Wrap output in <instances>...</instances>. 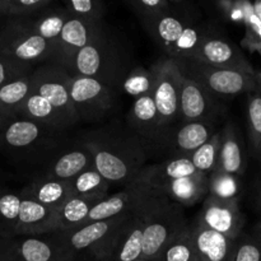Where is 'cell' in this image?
<instances>
[{
    "label": "cell",
    "instance_id": "obj_1",
    "mask_svg": "<svg viewBox=\"0 0 261 261\" xmlns=\"http://www.w3.org/2000/svg\"><path fill=\"white\" fill-rule=\"evenodd\" d=\"M135 133L99 129L81 138L93 157L94 167L110 184L126 186L138 177L148 160V149Z\"/></svg>",
    "mask_w": 261,
    "mask_h": 261
},
{
    "label": "cell",
    "instance_id": "obj_2",
    "mask_svg": "<svg viewBox=\"0 0 261 261\" xmlns=\"http://www.w3.org/2000/svg\"><path fill=\"white\" fill-rule=\"evenodd\" d=\"M65 132L23 117H10L0 129V150L20 162H48Z\"/></svg>",
    "mask_w": 261,
    "mask_h": 261
},
{
    "label": "cell",
    "instance_id": "obj_3",
    "mask_svg": "<svg viewBox=\"0 0 261 261\" xmlns=\"http://www.w3.org/2000/svg\"><path fill=\"white\" fill-rule=\"evenodd\" d=\"M127 73L121 48L106 27L89 45L76 54L71 68V75L94 78L114 91L121 88Z\"/></svg>",
    "mask_w": 261,
    "mask_h": 261
},
{
    "label": "cell",
    "instance_id": "obj_4",
    "mask_svg": "<svg viewBox=\"0 0 261 261\" xmlns=\"http://www.w3.org/2000/svg\"><path fill=\"white\" fill-rule=\"evenodd\" d=\"M161 194L132 212L87 257L94 261H135L143 255V233L149 212Z\"/></svg>",
    "mask_w": 261,
    "mask_h": 261
},
{
    "label": "cell",
    "instance_id": "obj_5",
    "mask_svg": "<svg viewBox=\"0 0 261 261\" xmlns=\"http://www.w3.org/2000/svg\"><path fill=\"white\" fill-rule=\"evenodd\" d=\"M55 43L33 30L30 17H8L0 28V55L30 65L51 63Z\"/></svg>",
    "mask_w": 261,
    "mask_h": 261
},
{
    "label": "cell",
    "instance_id": "obj_6",
    "mask_svg": "<svg viewBox=\"0 0 261 261\" xmlns=\"http://www.w3.org/2000/svg\"><path fill=\"white\" fill-rule=\"evenodd\" d=\"M150 69L154 76L152 96L157 107L163 138V135L172 129L180 119L182 70L177 61L170 56L161 58Z\"/></svg>",
    "mask_w": 261,
    "mask_h": 261
},
{
    "label": "cell",
    "instance_id": "obj_7",
    "mask_svg": "<svg viewBox=\"0 0 261 261\" xmlns=\"http://www.w3.org/2000/svg\"><path fill=\"white\" fill-rule=\"evenodd\" d=\"M176 61L184 74L198 82L213 97H233L256 91L255 74L217 68L191 58Z\"/></svg>",
    "mask_w": 261,
    "mask_h": 261
},
{
    "label": "cell",
    "instance_id": "obj_8",
    "mask_svg": "<svg viewBox=\"0 0 261 261\" xmlns=\"http://www.w3.org/2000/svg\"><path fill=\"white\" fill-rule=\"evenodd\" d=\"M182 208L163 195L155 201L143 233V257L157 259L163 249L189 223Z\"/></svg>",
    "mask_w": 261,
    "mask_h": 261
},
{
    "label": "cell",
    "instance_id": "obj_9",
    "mask_svg": "<svg viewBox=\"0 0 261 261\" xmlns=\"http://www.w3.org/2000/svg\"><path fill=\"white\" fill-rule=\"evenodd\" d=\"M70 79L68 70L51 63L36 66L32 73V91L45 97L58 110L69 129L79 122L70 97Z\"/></svg>",
    "mask_w": 261,
    "mask_h": 261
},
{
    "label": "cell",
    "instance_id": "obj_10",
    "mask_svg": "<svg viewBox=\"0 0 261 261\" xmlns=\"http://www.w3.org/2000/svg\"><path fill=\"white\" fill-rule=\"evenodd\" d=\"M69 88L79 121H98L114 107L116 91L97 79L84 75H71Z\"/></svg>",
    "mask_w": 261,
    "mask_h": 261
},
{
    "label": "cell",
    "instance_id": "obj_11",
    "mask_svg": "<svg viewBox=\"0 0 261 261\" xmlns=\"http://www.w3.org/2000/svg\"><path fill=\"white\" fill-rule=\"evenodd\" d=\"M105 28L102 20H92L70 14L55 42L51 64L61 66L71 74L76 54L92 42Z\"/></svg>",
    "mask_w": 261,
    "mask_h": 261
},
{
    "label": "cell",
    "instance_id": "obj_12",
    "mask_svg": "<svg viewBox=\"0 0 261 261\" xmlns=\"http://www.w3.org/2000/svg\"><path fill=\"white\" fill-rule=\"evenodd\" d=\"M58 232L8 240L2 261H73Z\"/></svg>",
    "mask_w": 261,
    "mask_h": 261
},
{
    "label": "cell",
    "instance_id": "obj_13",
    "mask_svg": "<svg viewBox=\"0 0 261 261\" xmlns=\"http://www.w3.org/2000/svg\"><path fill=\"white\" fill-rule=\"evenodd\" d=\"M195 219L232 241H236L244 233L245 216L240 209L239 200H223L208 194L203 209Z\"/></svg>",
    "mask_w": 261,
    "mask_h": 261
},
{
    "label": "cell",
    "instance_id": "obj_14",
    "mask_svg": "<svg viewBox=\"0 0 261 261\" xmlns=\"http://www.w3.org/2000/svg\"><path fill=\"white\" fill-rule=\"evenodd\" d=\"M191 59L217 68L232 69L250 74H255L256 71L239 46L214 32L212 28Z\"/></svg>",
    "mask_w": 261,
    "mask_h": 261
},
{
    "label": "cell",
    "instance_id": "obj_15",
    "mask_svg": "<svg viewBox=\"0 0 261 261\" xmlns=\"http://www.w3.org/2000/svg\"><path fill=\"white\" fill-rule=\"evenodd\" d=\"M158 194L160 193L154 189L149 188L135 178L134 181L127 184L120 193L99 200L89 213L86 224L132 213Z\"/></svg>",
    "mask_w": 261,
    "mask_h": 261
},
{
    "label": "cell",
    "instance_id": "obj_16",
    "mask_svg": "<svg viewBox=\"0 0 261 261\" xmlns=\"http://www.w3.org/2000/svg\"><path fill=\"white\" fill-rule=\"evenodd\" d=\"M214 134V121H180L163 135L158 147L167 152L170 157H190L191 153L208 142Z\"/></svg>",
    "mask_w": 261,
    "mask_h": 261
},
{
    "label": "cell",
    "instance_id": "obj_17",
    "mask_svg": "<svg viewBox=\"0 0 261 261\" xmlns=\"http://www.w3.org/2000/svg\"><path fill=\"white\" fill-rule=\"evenodd\" d=\"M130 213L105 221L91 222L88 224L69 229V231H58L59 237L64 247L69 254L75 259L78 256H87L92 250L96 249L117 226L126 219Z\"/></svg>",
    "mask_w": 261,
    "mask_h": 261
},
{
    "label": "cell",
    "instance_id": "obj_18",
    "mask_svg": "<svg viewBox=\"0 0 261 261\" xmlns=\"http://www.w3.org/2000/svg\"><path fill=\"white\" fill-rule=\"evenodd\" d=\"M198 82L182 73L178 122L214 121L219 112L218 103Z\"/></svg>",
    "mask_w": 261,
    "mask_h": 261
},
{
    "label": "cell",
    "instance_id": "obj_19",
    "mask_svg": "<svg viewBox=\"0 0 261 261\" xmlns=\"http://www.w3.org/2000/svg\"><path fill=\"white\" fill-rule=\"evenodd\" d=\"M140 20L155 45L163 50L166 56L170 58L173 55L176 45L184 36L186 28L193 24L178 15L173 14L172 12L160 13Z\"/></svg>",
    "mask_w": 261,
    "mask_h": 261
},
{
    "label": "cell",
    "instance_id": "obj_20",
    "mask_svg": "<svg viewBox=\"0 0 261 261\" xmlns=\"http://www.w3.org/2000/svg\"><path fill=\"white\" fill-rule=\"evenodd\" d=\"M127 124L133 133L139 135L143 140L153 145L160 144L162 133L155 102L152 94L135 98L127 114Z\"/></svg>",
    "mask_w": 261,
    "mask_h": 261
},
{
    "label": "cell",
    "instance_id": "obj_21",
    "mask_svg": "<svg viewBox=\"0 0 261 261\" xmlns=\"http://www.w3.org/2000/svg\"><path fill=\"white\" fill-rule=\"evenodd\" d=\"M193 223L195 261H231L236 241L206 228L198 221Z\"/></svg>",
    "mask_w": 261,
    "mask_h": 261
},
{
    "label": "cell",
    "instance_id": "obj_22",
    "mask_svg": "<svg viewBox=\"0 0 261 261\" xmlns=\"http://www.w3.org/2000/svg\"><path fill=\"white\" fill-rule=\"evenodd\" d=\"M22 196V206L15 228V237L41 236L55 232V209L42 205L23 194Z\"/></svg>",
    "mask_w": 261,
    "mask_h": 261
},
{
    "label": "cell",
    "instance_id": "obj_23",
    "mask_svg": "<svg viewBox=\"0 0 261 261\" xmlns=\"http://www.w3.org/2000/svg\"><path fill=\"white\" fill-rule=\"evenodd\" d=\"M92 166H94V163L91 152L79 143L76 148L54 155L48 162L45 163L41 176L55 180L70 181Z\"/></svg>",
    "mask_w": 261,
    "mask_h": 261
},
{
    "label": "cell",
    "instance_id": "obj_24",
    "mask_svg": "<svg viewBox=\"0 0 261 261\" xmlns=\"http://www.w3.org/2000/svg\"><path fill=\"white\" fill-rule=\"evenodd\" d=\"M195 173H198V171L191 162L190 157L180 155V157H170L163 162L154 163V165L145 166L137 178L157 191L158 188L170 181Z\"/></svg>",
    "mask_w": 261,
    "mask_h": 261
},
{
    "label": "cell",
    "instance_id": "obj_25",
    "mask_svg": "<svg viewBox=\"0 0 261 261\" xmlns=\"http://www.w3.org/2000/svg\"><path fill=\"white\" fill-rule=\"evenodd\" d=\"M161 195L181 206H191L208 195V176L203 173L170 181L157 189Z\"/></svg>",
    "mask_w": 261,
    "mask_h": 261
},
{
    "label": "cell",
    "instance_id": "obj_26",
    "mask_svg": "<svg viewBox=\"0 0 261 261\" xmlns=\"http://www.w3.org/2000/svg\"><path fill=\"white\" fill-rule=\"evenodd\" d=\"M217 170L242 176L246 171V154L236 125L228 122L221 130V145Z\"/></svg>",
    "mask_w": 261,
    "mask_h": 261
},
{
    "label": "cell",
    "instance_id": "obj_27",
    "mask_svg": "<svg viewBox=\"0 0 261 261\" xmlns=\"http://www.w3.org/2000/svg\"><path fill=\"white\" fill-rule=\"evenodd\" d=\"M20 193L55 211L66 199L73 195L69 181L55 180L43 176L36 177Z\"/></svg>",
    "mask_w": 261,
    "mask_h": 261
},
{
    "label": "cell",
    "instance_id": "obj_28",
    "mask_svg": "<svg viewBox=\"0 0 261 261\" xmlns=\"http://www.w3.org/2000/svg\"><path fill=\"white\" fill-rule=\"evenodd\" d=\"M18 117L23 119L32 120V121L40 122V124L46 125V126L55 127V129L66 132L69 130V126L61 115L59 114L58 110L41 94L36 93L32 91V93L27 97L20 109L17 112Z\"/></svg>",
    "mask_w": 261,
    "mask_h": 261
},
{
    "label": "cell",
    "instance_id": "obj_29",
    "mask_svg": "<svg viewBox=\"0 0 261 261\" xmlns=\"http://www.w3.org/2000/svg\"><path fill=\"white\" fill-rule=\"evenodd\" d=\"M97 203V200L71 195L56 209L55 232L69 231L84 226L89 213Z\"/></svg>",
    "mask_w": 261,
    "mask_h": 261
},
{
    "label": "cell",
    "instance_id": "obj_30",
    "mask_svg": "<svg viewBox=\"0 0 261 261\" xmlns=\"http://www.w3.org/2000/svg\"><path fill=\"white\" fill-rule=\"evenodd\" d=\"M32 73L13 79L0 87V115L8 117L17 116L18 110L32 93Z\"/></svg>",
    "mask_w": 261,
    "mask_h": 261
},
{
    "label": "cell",
    "instance_id": "obj_31",
    "mask_svg": "<svg viewBox=\"0 0 261 261\" xmlns=\"http://www.w3.org/2000/svg\"><path fill=\"white\" fill-rule=\"evenodd\" d=\"M69 185L73 195L99 201L107 198L111 184L97 171L94 166H92L71 178Z\"/></svg>",
    "mask_w": 261,
    "mask_h": 261
},
{
    "label": "cell",
    "instance_id": "obj_32",
    "mask_svg": "<svg viewBox=\"0 0 261 261\" xmlns=\"http://www.w3.org/2000/svg\"><path fill=\"white\" fill-rule=\"evenodd\" d=\"M70 13L64 8H45L37 14L31 15L33 30L50 42H56L63 31L64 24L69 18Z\"/></svg>",
    "mask_w": 261,
    "mask_h": 261
},
{
    "label": "cell",
    "instance_id": "obj_33",
    "mask_svg": "<svg viewBox=\"0 0 261 261\" xmlns=\"http://www.w3.org/2000/svg\"><path fill=\"white\" fill-rule=\"evenodd\" d=\"M22 193L0 188V236L14 239L22 206Z\"/></svg>",
    "mask_w": 261,
    "mask_h": 261
},
{
    "label": "cell",
    "instance_id": "obj_34",
    "mask_svg": "<svg viewBox=\"0 0 261 261\" xmlns=\"http://www.w3.org/2000/svg\"><path fill=\"white\" fill-rule=\"evenodd\" d=\"M158 261H195V247H194L193 223L189 222L175 239L163 249Z\"/></svg>",
    "mask_w": 261,
    "mask_h": 261
},
{
    "label": "cell",
    "instance_id": "obj_35",
    "mask_svg": "<svg viewBox=\"0 0 261 261\" xmlns=\"http://www.w3.org/2000/svg\"><path fill=\"white\" fill-rule=\"evenodd\" d=\"M242 193L240 177L216 170L208 176V194L223 200H239Z\"/></svg>",
    "mask_w": 261,
    "mask_h": 261
},
{
    "label": "cell",
    "instance_id": "obj_36",
    "mask_svg": "<svg viewBox=\"0 0 261 261\" xmlns=\"http://www.w3.org/2000/svg\"><path fill=\"white\" fill-rule=\"evenodd\" d=\"M246 119L251 152L261 162V93L257 89L247 97Z\"/></svg>",
    "mask_w": 261,
    "mask_h": 261
},
{
    "label": "cell",
    "instance_id": "obj_37",
    "mask_svg": "<svg viewBox=\"0 0 261 261\" xmlns=\"http://www.w3.org/2000/svg\"><path fill=\"white\" fill-rule=\"evenodd\" d=\"M219 145H221V132H216V134L208 142L204 143L200 148L191 153L190 160L199 173L209 176L213 171L217 170Z\"/></svg>",
    "mask_w": 261,
    "mask_h": 261
},
{
    "label": "cell",
    "instance_id": "obj_38",
    "mask_svg": "<svg viewBox=\"0 0 261 261\" xmlns=\"http://www.w3.org/2000/svg\"><path fill=\"white\" fill-rule=\"evenodd\" d=\"M153 86H154V76L152 69L138 66L129 70L120 89L124 93L138 98V97L152 94Z\"/></svg>",
    "mask_w": 261,
    "mask_h": 261
},
{
    "label": "cell",
    "instance_id": "obj_39",
    "mask_svg": "<svg viewBox=\"0 0 261 261\" xmlns=\"http://www.w3.org/2000/svg\"><path fill=\"white\" fill-rule=\"evenodd\" d=\"M231 261H261V239L254 233H242L236 240Z\"/></svg>",
    "mask_w": 261,
    "mask_h": 261
},
{
    "label": "cell",
    "instance_id": "obj_40",
    "mask_svg": "<svg viewBox=\"0 0 261 261\" xmlns=\"http://www.w3.org/2000/svg\"><path fill=\"white\" fill-rule=\"evenodd\" d=\"M65 8L75 17L102 20L105 13L103 0H63Z\"/></svg>",
    "mask_w": 261,
    "mask_h": 261
},
{
    "label": "cell",
    "instance_id": "obj_41",
    "mask_svg": "<svg viewBox=\"0 0 261 261\" xmlns=\"http://www.w3.org/2000/svg\"><path fill=\"white\" fill-rule=\"evenodd\" d=\"M33 70H35V66L30 64L20 63L8 56L0 55V87L13 79L31 74Z\"/></svg>",
    "mask_w": 261,
    "mask_h": 261
},
{
    "label": "cell",
    "instance_id": "obj_42",
    "mask_svg": "<svg viewBox=\"0 0 261 261\" xmlns=\"http://www.w3.org/2000/svg\"><path fill=\"white\" fill-rule=\"evenodd\" d=\"M53 0H9L8 17H31L48 7Z\"/></svg>",
    "mask_w": 261,
    "mask_h": 261
},
{
    "label": "cell",
    "instance_id": "obj_43",
    "mask_svg": "<svg viewBox=\"0 0 261 261\" xmlns=\"http://www.w3.org/2000/svg\"><path fill=\"white\" fill-rule=\"evenodd\" d=\"M140 19L160 13L171 12L167 0H129Z\"/></svg>",
    "mask_w": 261,
    "mask_h": 261
},
{
    "label": "cell",
    "instance_id": "obj_44",
    "mask_svg": "<svg viewBox=\"0 0 261 261\" xmlns=\"http://www.w3.org/2000/svg\"><path fill=\"white\" fill-rule=\"evenodd\" d=\"M167 3L173 14L190 23H198L200 10L194 0H167Z\"/></svg>",
    "mask_w": 261,
    "mask_h": 261
},
{
    "label": "cell",
    "instance_id": "obj_45",
    "mask_svg": "<svg viewBox=\"0 0 261 261\" xmlns=\"http://www.w3.org/2000/svg\"><path fill=\"white\" fill-rule=\"evenodd\" d=\"M247 33L245 38V43L252 48L254 51H259L261 54V20L260 18L255 14L254 10L247 14L246 18Z\"/></svg>",
    "mask_w": 261,
    "mask_h": 261
},
{
    "label": "cell",
    "instance_id": "obj_46",
    "mask_svg": "<svg viewBox=\"0 0 261 261\" xmlns=\"http://www.w3.org/2000/svg\"><path fill=\"white\" fill-rule=\"evenodd\" d=\"M255 205H256L257 211L261 214V180L259 181L256 186V190H255Z\"/></svg>",
    "mask_w": 261,
    "mask_h": 261
},
{
    "label": "cell",
    "instance_id": "obj_47",
    "mask_svg": "<svg viewBox=\"0 0 261 261\" xmlns=\"http://www.w3.org/2000/svg\"><path fill=\"white\" fill-rule=\"evenodd\" d=\"M7 242H8L7 239H3V237L0 236V261H2L3 255H4L5 246H7Z\"/></svg>",
    "mask_w": 261,
    "mask_h": 261
},
{
    "label": "cell",
    "instance_id": "obj_48",
    "mask_svg": "<svg viewBox=\"0 0 261 261\" xmlns=\"http://www.w3.org/2000/svg\"><path fill=\"white\" fill-rule=\"evenodd\" d=\"M255 79H256V89L261 93V70L255 71Z\"/></svg>",
    "mask_w": 261,
    "mask_h": 261
},
{
    "label": "cell",
    "instance_id": "obj_49",
    "mask_svg": "<svg viewBox=\"0 0 261 261\" xmlns=\"http://www.w3.org/2000/svg\"><path fill=\"white\" fill-rule=\"evenodd\" d=\"M254 12H255V14H256L257 17L260 18V20H261V0H256V3H255Z\"/></svg>",
    "mask_w": 261,
    "mask_h": 261
},
{
    "label": "cell",
    "instance_id": "obj_50",
    "mask_svg": "<svg viewBox=\"0 0 261 261\" xmlns=\"http://www.w3.org/2000/svg\"><path fill=\"white\" fill-rule=\"evenodd\" d=\"M254 234H255V236L259 237V239H261V221L259 222V223L256 224V226H255V228H254Z\"/></svg>",
    "mask_w": 261,
    "mask_h": 261
},
{
    "label": "cell",
    "instance_id": "obj_51",
    "mask_svg": "<svg viewBox=\"0 0 261 261\" xmlns=\"http://www.w3.org/2000/svg\"><path fill=\"white\" fill-rule=\"evenodd\" d=\"M10 117H8V116H4V115H0V129H2V126L3 125L5 124V122L8 121V120H9Z\"/></svg>",
    "mask_w": 261,
    "mask_h": 261
},
{
    "label": "cell",
    "instance_id": "obj_52",
    "mask_svg": "<svg viewBox=\"0 0 261 261\" xmlns=\"http://www.w3.org/2000/svg\"><path fill=\"white\" fill-rule=\"evenodd\" d=\"M73 261H94V260L89 259V257H87V256H78V257H75Z\"/></svg>",
    "mask_w": 261,
    "mask_h": 261
},
{
    "label": "cell",
    "instance_id": "obj_53",
    "mask_svg": "<svg viewBox=\"0 0 261 261\" xmlns=\"http://www.w3.org/2000/svg\"><path fill=\"white\" fill-rule=\"evenodd\" d=\"M135 261H158V259H148V257H139V259L138 260H135Z\"/></svg>",
    "mask_w": 261,
    "mask_h": 261
},
{
    "label": "cell",
    "instance_id": "obj_54",
    "mask_svg": "<svg viewBox=\"0 0 261 261\" xmlns=\"http://www.w3.org/2000/svg\"><path fill=\"white\" fill-rule=\"evenodd\" d=\"M3 18H5V17H4V14H3L2 9H0V19H3Z\"/></svg>",
    "mask_w": 261,
    "mask_h": 261
},
{
    "label": "cell",
    "instance_id": "obj_55",
    "mask_svg": "<svg viewBox=\"0 0 261 261\" xmlns=\"http://www.w3.org/2000/svg\"><path fill=\"white\" fill-rule=\"evenodd\" d=\"M0 188H3V186H2V185H0Z\"/></svg>",
    "mask_w": 261,
    "mask_h": 261
}]
</instances>
